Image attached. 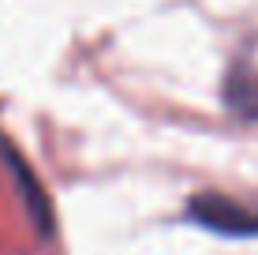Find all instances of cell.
I'll use <instances>...</instances> for the list:
<instances>
[{"mask_svg": "<svg viewBox=\"0 0 258 255\" xmlns=\"http://www.w3.org/2000/svg\"><path fill=\"white\" fill-rule=\"evenodd\" d=\"M187 218L221 236H258V210L217 191H202L187 203Z\"/></svg>", "mask_w": 258, "mask_h": 255, "instance_id": "1", "label": "cell"}, {"mask_svg": "<svg viewBox=\"0 0 258 255\" xmlns=\"http://www.w3.org/2000/svg\"><path fill=\"white\" fill-rule=\"evenodd\" d=\"M225 101L232 105L236 113H243V117H254V120H258V79H251V83H247V75L236 72L232 79H228V86H225Z\"/></svg>", "mask_w": 258, "mask_h": 255, "instance_id": "2", "label": "cell"}]
</instances>
